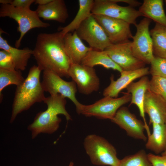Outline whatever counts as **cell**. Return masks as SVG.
Returning <instances> with one entry per match:
<instances>
[{"label": "cell", "instance_id": "25", "mask_svg": "<svg viewBox=\"0 0 166 166\" xmlns=\"http://www.w3.org/2000/svg\"><path fill=\"white\" fill-rule=\"evenodd\" d=\"M155 56L166 58V27L156 23L150 31Z\"/></svg>", "mask_w": 166, "mask_h": 166}, {"label": "cell", "instance_id": "28", "mask_svg": "<svg viewBox=\"0 0 166 166\" xmlns=\"http://www.w3.org/2000/svg\"><path fill=\"white\" fill-rule=\"evenodd\" d=\"M148 89L166 100V77H152L149 81Z\"/></svg>", "mask_w": 166, "mask_h": 166}, {"label": "cell", "instance_id": "13", "mask_svg": "<svg viewBox=\"0 0 166 166\" xmlns=\"http://www.w3.org/2000/svg\"><path fill=\"white\" fill-rule=\"evenodd\" d=\"M93 15L113 44L120 43L132 38L130 24L126 22L102 15Z\"/></svg>", "mask_w": 166, "mask_h": 166}, {"label": "cell", "instance_id": "31", "mask_svg": "<svg viewBox=\"0 0 166 166\" xmlns=\"http://www.w3.org/2000/svg\"><path fill=\"white\" fill-rule=\"evenodd\" d=\"M148 156L152 166H166V155L159 156L149 153Z\"/></svg>", "mask_w": 166, "mask_h": 166}, {"label": "cell", "instance_id": "36", "mask_svg": "<svg viewBox=\"0 0 166 166\" xmlns=\"http://www.w3.org/2000/svg\"><path fill=\"white\" fill-rule=\"evenodd\" d=\"M162 155H166V150L162 153Z\"/></svg>", "mask_w": 166, "mask_h": 166}, {"label": "cell", "instance_id": "6", "mask_svg": "<svg viewBox=\"0 0 166 166\" xmlns=\"http://www.w3.org/2000/svg\"><path fill=\"white\" fill-rule=\"evenodd\" d=\"M131 96L126 93L119 98L109 96L104 97L89 105L82 104L76 108L77 113L88 117L112 120L118 110L123 105L130 101Z\"/></svg>", "mask_w": 166, "mask_h": 166}, {"label": "cell", "instance_id": "2", "mask_svg": "<svg viewBox=\"0 0 166 166\" xmlns=\"http://www.w3.org/2000/svg\"><path fill=\"white\" fill-rule=\"evenodd\" d=\"M42 70L38 65L31 67L24 81L17 86L12 105L10 121L12 122L17 115L29 109L35 103L43 101L45 97L40 80Z\"/></svg>", "mask_w": 166, "mask_h": 166}, {"label": "cell", "instance_id": "26", "mask_svg": "<svg viewBox=\"0 0 166 166\" xmlns=\"http://www.w3.org/2000/svg\"><path fill=\"white\" fill-rule=\"evenodd\" d=\"M25 79L20 71L0 69V102L3 98L2 91L5 87L13 85L18 86L22 83Z\"/></svg>", "mask_w": 166, "mask_h": 166}, {"label": "cell", "instance_id": "3", "mask_svg": "<svg viewBox=\"0 0 166 166\" xmlns=\"http://www.w3.org/2000/svg\"><path fill=\"white\" fill-rule=\"evenodd\" d=\"M43 102L47 105L46 110L38 113L33 122L28 127L32 132L33 138L40 133L51 134L57 130L61 121L58 116L59 114L63 115L68 121L71 120L65 109V98L62 95H50L45 97Z\"/></svg>", "mask_w": 166, "mask_h": 166}, {"label": "cell", "instance_id": "20", "mask_svg": "<svg viewBox=\"0 0 166 166\" xmlns=\"http://www.w3.org/2000/svg\"><path fill=\"white\" fill-rule=\"evenodd\" d=\"M2 32L3 31L0 29V49L5 50L10 54L16 70L24 71L26 68L29 59L33 55V50L27 47L20 49L13 47L2 36Z\"/></svg>", "mask_w": 166, "mask_h": 166}, {"label": "cell", "instance_id": "27", "mask_svg": "<svg viewBox=\"0 0 166 166\" xmlns=\"http://www.w3.org/2000/svg\"><path fill=\"white\" fill-rule=\"evenodd\" d=\"M118 166H152L145 151L139 150L136 153L126 156L121 160Z\"/></svg>", "mask_w": 166, "mask_h": 166}, {"label": "cell", "instance_id": "12", "mask_svg": "<svg viewBox=\"0 0 166 166\" xmlns=\"http://www.w3.org/2000/svg\"><path fill=\"white\" fill-rule=\"evenodd\" d=\"M132 43L128 40L120 43L112 44L104 50L123 70H132L144 67L145 63L134 55Z\"/></svg>", "mask_w": 166, "mask_h": 166}, {"label": "cell", "instance_id": "5", "mask_svg": "<svg viewBox=\"0 0 166 166\" xmlns=\"http://www.w3.org/2000/svg\"><path fill=\"white\" fill-rule=\"evenodd\" d=\"M84 145L85 151L93 164L118 166L120 160L115 147L104 138L95 134L88 135Z\"/></svg>", "mask_w": 166, "mask_h": 166}, {"label": "cell", "instance_id": "30", "mask_svg": "<svg viewBox=\"0 0 166 166\" xmlns=\"http://www.w3.org/2000/svg\"><path fill=\"white\" fill-rule=\"evenodd\" d=\"M0 69L16 70L11 56L8 52L3 50L0 51Z\"/></svg>", "mask_w": 166, "mask_h": 166}, {"label": "cell", "instance_id": "22", "mask_svg": "<svg viewBox=\"0 0 166 166\" xmlns=\"http://www.w3.org/2000/svg\"><path fill=\"white\" fill-rule=\"evenodd\" d=\"M139 10L145 18L166 27V15L162 0H144Z\"/></svg>", "mask_w": 166, "mask_h": 166}, {"label": "cell", "instance_id": "19", "mask_svg": "<svg viewBox=\"0 0 166 166\" xmlns=\"http://www.w3.org/2000/svg\"><path fill=\"white\" fill-rule=\"evenodd\" d=\"M40 18L64 23L69 17L68 10L63 0H52L48 4L38 6L36 10Z\"/></svg>", "mask_w": 166, "mask_h": 166}, {"label": "cell", "instance_id": "33", "mask_svg": "<svg viewBox=\"0 0 166 166\" xmlns=\"http://www.w3.org/2000/svg\"><path fill=\"white\" fill-rule=\"evenodd\" d=\"M113 1L116 3L123 2L127 3L130 6L132 7L138 6L141 5V3L139 2L133 0H113Z\"/></svg>", "mask_w": 166, "mask_h": 166}, {"label": "cell", "instance_id": "11", "mask_svg": "<svg viewBox=\"0 0 166 166\" xmlns=\"http://www.w3.org/2000/svg\"><path fill=\"white\" fill-rule=\"evenodd\" d=\"M68 76L76 83L80 93L89 95L99 89L100 80L93 68L81 64L71 63Z\"/></svg>", "mask_w": 166, "mask_h": 166}, {"label": "cell", "instance_id": "32", "mask_svg": "<svg viewBox=\"0 0 166 166\" xmlns=\"http://www.w3.org/2000/svg\"><path fill=\"white\" fill-rule=\"evenodd\" d=\"M35 2V0H13L11 5L18 8H30V5Z\"/></svg>", "mask_w": 166, "mask_h": 166}, {"label": "cell", "instance_id": "7", "mask_svg": "<svg viewBox=\"0 0 166 166\" xmlns=\"http://www.w3.org/2000/svg\"><path fill=\"white\" fill-rule=\"evenodd\" d=\"M151 20L144 18L135 26L136 32L132 36V50L134 56L145 64H150L154 57L152 42L149 31Z\"/></svg>", "mask_w": 166, "mask_h": 166}, {"label": "cell", "instance_id": "35", "mask_svg": "<svg viewBox=\"0 0 166 166\" xmlns=\"http://www.w3.org/2000/svg\"><path fill=\"white\" fill-rule=\"evenodd\" d=\"M12 0H0V3L1 4H11Z\"/></svg>", "mask_w": 166, "mask_h": 166}, {"label": "cell", "instance_id": "1", "mask_svg": "<svg viewBox=\"0 0 166 166\" xmlns=\"http://www.w3.org/2000/svg\"><path fill=\"white\" fill-rule=\"evenodd\" d=\"M64 37L60 31L40 33L32 55L42 70L51 71L61 77H69L71 63L65 50Z\"/></svg>", "mask_w": 166, "mask_h": 166}, {"label": "cell", "instance_id": "23", "mask_svg": "<svg viewBox=\"0 0 166 166\" xmlns=\"http://www.w3.org/2000/svg\"><path fill=\"white\" fill-rule=\"evenodd\" d=\"M152 132L148 136L146 148L156 154L166 150V123L153 124Z\"/></svg>", "mask_w": 166, "mask_h": 166}, {"label": "cell", "instance_id": "24", "mask_svg": "<svg viewBox=\"0 0 166 166\" xmlns=\"http://www.w3.org/2000/svg\"><path fill=\"white\" fill-rule=\"evenodd\" d=\"M78 2L79 9L73 20L66 26L58 28L59 31L64 36L67 33L76 31L84 21L92 14L91 11L94 0H79Z\"/></svg>", "mask_w": 166, "mask_h": 166}, {"label": "cell", "instance_id": "37", "mask_svg": "<svg viewBox=\"0 0 166 166\" xmlns=\"http://www.w3.org/2000/svg\"><path fill=\"white\" fill-rule=\"evenodd\" d=\"M73 162H70L69 166H73Z\"/></svg>", "mask_w": 166, "mask_h": 166}, {"label": "cell", "instance_id": "17", "mask_svg": "<svg viewBox=\"0 0 166 166\" xmlns=\"http://www.w3.org/2000/svg\"><path fill=\"white\" fill-rule=\"evenodd\" d=\"M150 80L147 76H144L136 82H132L126 88L127 93L131 94L130 105L134 104L138 108L140 116L142 118L148 136L151 134L145 119L144 109L145 94L148 89Z\"/></svg>", "mask_w": 166, "mask_h": 166}, {"label": "cell", "instance_id": "16", "mask_svg": "<svg viewBox=\"0 0 166 166\" xmlns=\"http://www.w3.org/2000/svg\"><path fill=\"white\" fill-rule=\"evenodd\" d=\"M144 109L149 117V124L166 123V100L160 96L151 91L146 92Z\"/></svg>", "mask_w": 166, "mask_h": 166}, {"label": "cell", "instance_id": "34", "mask_svg": "<svg viewBox=\"0 0 166 166\" xmlns=\"http://www.w3.org/2000/svg\"><path fill=\"white\" fill-rule=\"evenodd\" d=\"M52 0H35L34 2L38 6H43L46 5L52 1Z\"/></svg>", "mask_w": 166, "mask_h": 166}, {"label": "cell", "instance_id": "10", "mask_svg": "<svg viewBox=\"0 0 166 166\" xmlns=\"http://www.w3.org/2000/svg\"><path fill=\"white\" fill-rule=\"evenodd\" d=\"M42 85L44 91L50 95L60 94L70 99L76 108L81 104L77 100L76 94L77 86L75 82L66 81L56 73L51 71H43Z\"/></svg>", "mask_w": 166, "mask_h": 166}, {"label": "cell", "instance_id": "38", "mask_svg": "<svg viewBox=\"0 0 166 166\" xmlns=\"http://www.w3.org/2000/svg\"><path fill=\"white\" fill-rule=\"evenodd\" d=\"M164 2H165V5H166V0H165L164 1Z\"/></svg>", "mask_w": 166, "mask_h": 166}, {"label": "cell", "instance_id": "14", "mask_svg": "<svg viewBox=\"0 0 166 166\" xmlns=\"http://www.w3.org/2000/svg\"><path fill=\"white\" fill-rule=\"evenodd\" d=\"M111 121L124 129L130 136L144 141L147 140L144 122L137 119L127 108L121 107Z\"/></svg>", "mask_w": 166, "mask_h": 166}, {"label": "cell", "instance_id": "29", "mask_svg": "<svg viewBox=\"0 0 166 166\" xmlns=\"http://www.w3.org/2000/svg\"><path fill=\"white\" fill-rule=\"evenodd\" d=\"M150 64L149 73L152 77H166V58L154 56Z\"/></svg>", "mask_w": 166, "mask_h": 166}, {"label": "cell", "instance_id": "18", "mask_svg": "<svg viewBox=\"0 0 166 166\" xmlns=\"http://www.w3.org/2000/svg\"><path fill=\"white\" fill-rule=\"evenodd\" d=\"M65 49L71 63L81 64L88 53L92 49L86 46L78 36L76 31L64 36Z\"/></svg>", "mask_w": 166, "mask_h": 166}, {"label": "cell", "instance_id": "4", "mask_svg": "<svg viewBox=\"0 0 166 166\" xmlns=\"http://www.w3.org/2000/svg\"><path fill=\"white\" fill-rule=\"evenodd\" d=\"M0 17L12 18L18 24V31L20 35L15 44L17 48L20 47L25 35L30 30L35 28H46L50 25L41 20L36 10H32L30 8H17L10 4H1Z\"/></svg>", "mask_w": 166, "mask_h": 166}, {"label": "cell", "instance_id": "15", "mask_svg": "<svg viewBox=\"0 0 166 166\" xmlns=\"http://www.w3.org/2000/svg\"><path fill=\"white\" fill-rule=\"evenodd\" d=\"M120 77L115 80L113 76L110 77V83L103 92L104 97L117 98L120 92L135 80L148 75L149 73V68L144 67L132 70H123Z\"/></svg>", "mask_w": 166, "mask_h": 166}, {"label": "cell", "instance_id": "9", "mask_svg": "<svg viewBox=\"0 0 166 166\" xmlns=\"http://www.w3.org/2000/svg\"><path fill=\"white\" fill-rule=\"evenodd\" d=\"M76 31L79 37L85 41L93 49L104 51L113 44L93 14L84 21Z\"/></svg>", "mask_w": 166, "mask_h": 166}, {"label": "cell", "instance_id": "21", "mask_svg": "<svg viewBox=\"0 0 166 166\" xmlns=\"http://www.w3.org/2000/svg\"><path fill=\"white\" fill-rule=\"evenodd\" d=\"M81 64L93 68L96 65H100L106 69H112L120 73L123 71L104 50L92 49L88 53Z\"/></svg>", "mask_w": 166, "mask_h": 166}, {"label": "cell", "instance_id": "8", "mask_svg": "<svg viewBox=\"0 0 166 166\" xmlns=\"http://www.w3.org/2000/svg\"><path fill=\"white\" fill-rule=\"evenodd\" d=\"M91 13L93 15H102L122 20L135 26L137 24L136 19L144 16L133 7L119 6L113 0H94Z\"/></svg>", "mask_w": 166, "mask_h": 166}]
</instances>
